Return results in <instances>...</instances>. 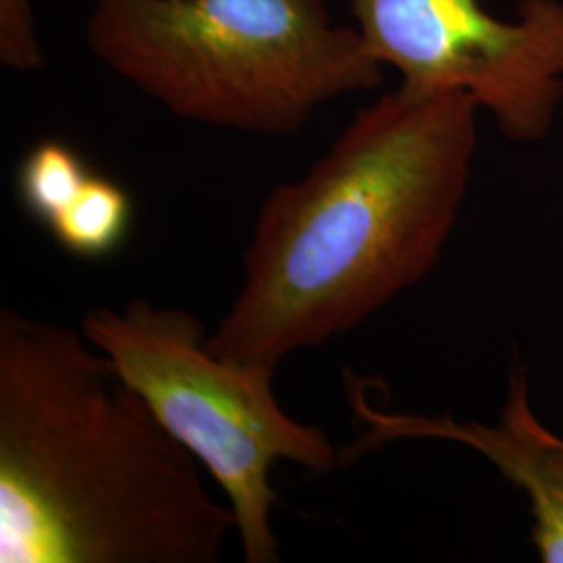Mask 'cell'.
<instances>
[{
    "label": "cell",
    "instance_id": "obj_1",
    "mask_svg": "<svg viewBox=\"0 0 563 563\" xmlns=\"http://www.w3.org/2000/svg\"><path fill=\"white\" fill-rule=\"evenodd\" d=\"M478 109L465 90L399 88L357 111L302 178L265 197L241 290L207 349L276 374L420 284L462 211Z\"/></svg>",
    "mask_w": 563,
    "mask_h": 563
},
{
    "label": "cell",
    "instance_id": "obj_2",
    "mask_svg": "<svg viewBox=\"0 0 563 563\" xmlns=\"http://www.w3.org/2000/svg\"><path fill=\"white\" fill-rule=\"evenodd\" d=\"M201 467L81 330L0 311V563H216Z\"/></svg>",
    "mask_w": 563,
    "mask_h": 563
},
{
    "label": "cell",
    "instance_id": "obj_3",
    "mask_svg": "<svg viewBox=\"0 0 563 563\" xmlns=\"http://www.w3.org/2000/svg\"><path fill=\"white\" fill-rule=\"evenodd\" d=\"M97 59L181 120L292 136L325 102L383 86L328 0H95Z\"/></svg>",
    "mask_w": 563,
    "mask_h": 563
},
{
    "label": "cell",
    "instance_id": "obj_4",
    "mask_svg": "<svg viewBox=\"0 0 563 563\" xmlns=\"http://www.w3.org/2000/svg\"><path fill=\"white\" fill-rule=\"evenodd\" d=\"M81 332L220 484L244 562H280L272 528L274 465L325 474L344 460L320 428L284 411L272 388L276 374L218 357L195 313L144 299L90 309Z\"/></svg>",
    "mask_w": 563,
    "mask_h": 563
},
{
    "label": "cell",
    "instance_id": "obj_5",
    "mask_svg": "<svg viewBox=\"0 0 563 563\" xmlns=\"http://www.w3.org/2000/svg\"><path fill=\"white\" fill-rule=\"evenodd\" d=\"M367 51L401 90L470 92L507 139L543 141L563 97V0H522L501 21L481 0H351Z\"/></svg>",
    "mask_w": 563,
    "mask_h": 563
},
{
    "label": "cell",
    "instance_id": "obj_6",
    "mask_svg": "<svg viewBox=\"0 0 563 563\" xmlns=\"http://www.w3.org/2000/svg\"><path fill=\"white\" fill-rule=\"evenodd\" d=\"M349 393L351 407L365 432L344 457H360L365 451L402 439L463 444L522 488L532 514V544L541 562L563 563V439L537 418L522 365L509 372L507 397L497 423L384 411L369 405L360 383H349Z\"/></svg>",
    "mask_w": 563,
    "mask_h": 563
},
{
    "label": "cell",
    "instance_id": "obj_7",
    "mask_svg": "<svg viewBox=\"0 0 563 563\" xmlns=\"http://www.w3.org/2000/svg\"><path fill=\"white\" fill-rule=\"evenodd\" d=\"M130 225V195L118 181L92 174L80 195L46 230L67 255L99 262L120 251Z\"/></svg>",
    "mask_w": 563,
    "mask_h": 563
},
{
    "label": "cell",
    "instance_id": "obj_8",
    "mask_svg": "<svg viewBox=\"0 0 563 563\" xmlns=\"http://www.w3.org/2000/svg\"><path fill=\"white\" fill-rule=\"evenodd\" d=\"M90 176L76 148L48 139L25 153L18 172V195L27 216L48 228L80 195Z\"/></svg>",
    "mask_w": 563,
    "mask_h": 563
},
{
    "label": "cell",
    "instance_id": "obj_9",
    "mask_svg": "<svg viewBox=\"0 0 563 563\" xmlns=\"http://www.w3.org/2000/svg\"><path fill=\"white\" fill-rule=\"evenodd\" d=\"M4 2H30V0H4Z\"/></svg>",
    "mask_w": 563,
    "mask_h": 563
}]
</instances>
